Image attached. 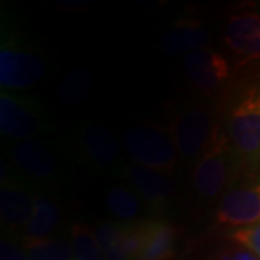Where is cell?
<instances>
[{
  "mask_svg": "<svg viewBox=\"0 0 260 260\" xmlns=\"http://www.w3.org/2000/svg\"><path fill=\"white\" fill-rule=\"evenodd\" d=\"M6 164L20 179L35 189H56L64 185V156L52 142L26 139L5 142Z\"/></svg>",
  "mask_w": 260,
  "mask_h": 260,
  "instance_id": "6da1fadb",
  "label": "cell"
},
{
  "mask_svg": "<svg viewBox=\"0 0 260 260\" xmlns=\"http://www.w3.org/2000/svg\"><path fill=\"white\" fill-rule=\"evenodd\" d=\"M121 148L129 159L139 167L171 175L178 165V150L169 132L160 126L142 121L123 133Z\"/></svg>",
  "mask_w": 260,
  "mask_h": 260,
  "instance_id": "7a4b0ae2",
  "label": "cell"
},
{
  "mask_svg": "<svg viewBox=\"0 0 260 260\" xmlns=\"http://www.w3.org/2000/svg\"><path fill=\"white\" fill-rule=\"evenodd\" d=\"M52 130V117L39 100L12 91L0 93V133L6 142L37 139Z\"/></svg>",
  "mask_w": 260,
  "mask_h": 260,
  "instance_id": "3957f363",
  "label": "cell"
},
{
  "mask_svg": "<svg viewBox=\"0 0 260 260\" xmlns=\"http://www.w3.org/2000/svg\"><path fill=\"white\" fill-rule=\"evenodd\" d=\"M70 143L75 159L85 169L113 175L123 172L120 143L109 127L94 121L81 123L71 133Z\"/></svg>",
  "mask_w": 260,
  "mask_h": 260,
  "instance_id": "277c9868",
  "label": "cell"
},
{
  "mask_svg": "<svg viewBox=\"0 0 260 260\" xmlns=\"http://www.w3.org/2000/svg\"><path fill=\"white\" fill-rule=\"evenodd\" d=\"M47 74V62L37 49L26 45L9 30H2L0 87L2 91H23L37 85Z\"/></svg>",
  "mask_w": 260,
  "mask_h": 260,
  "instance_id": "5b68a950",
  "label": "cell"
},
{
  "mask_svg": "<svg viewBox=\"0 0 260 260\" xmlns=\"http://www.w3.org/2000/svg\"><path fill=\"white\" fill-rule=\"evenodd\" d=\"M237 155L234 153L227 133L218 129L211 145L197 159L191 182L197 195L203 200L223 197L234 177Z\"/></svg>",
  "mask_w": 260,
  "mask_h": 260,
  "instance_id": "8992f818",
  "label": "cell"
},
{
  "mask_svg": "<svg viewBox=\"0 0 260 260\" xmlns=\"http://www.w3.org/2000/svg\"><path fill=\"white\" fill-rule=\"evenodd\" d=\"M227 136L237 158L257 164L260 155V87L244 90L227 117Z\"/></svg>",
  "mask_w": 260,
  "mask_h": 260,
  "instance_id": "52a82bcc",
  "label": "cell"
},
{
  "mask_svg": "<svg viewBox=\"0 0 260 260\" xmlns=\"http://www.w3.org/2000/svg\"><path fill=\"white\" fill-rule=\"evenodd\" d=\"M218 129L220 126L215 124L210 109L191 104L175 113L169 126V135L178 155L184 160H194L211 145Z\"/></svg>",
  "mask_w": 260,
  "mask_h": 260,
  "instance_id": "ba28073f",
  "label": "cell"
},
{
  "mask_svg": "<svg viewBox=\"0 0 260 260\" xmlns=\"http://www.w3.org/2000/svg\"><path fill=\"white\" fill-rule=\"evenodd\" d=\"M37 189L32 188L2 160L0 181V223L8 236H20L35 210Z\"/></svg>",
  "mask_w": 260,
  "mask_h": 260,
  "instance_id": "9c48e42d",
  "label": "cell"
},
{
  "mask_svg": "<svg viewBox=\"0 0 260 260\" xmlns=\"http://www.w3.org/2000/svg\"><path fill=\"white\" fill-rule=\"evenodd\" d=\"M215 221L234 230L260 224V182L229 189L218 203Z\"/></svg>",
  "mask_w": 260,
  "mask_h": 260,
  "instance_id": "30bf717a",
  "label": "cell"
},
{
  "mask_svg": "<svg viewBox=\"0 0 260 260\" xmlns=\"http://www.w3.org/2000/svg\"><path fill=\"white\" fill-rule=\"evenodd\" d=\"M184 68L191 83L205 93L217 91L232 77V65L229 59L210 47L197 49L185 55Z\"/></svg>",
  "mask_w": 260,
  "mask_h": 260,
  "instance_id": "8fae6325",
  "label": "cell"
},
{
  "mask_svg": "<svg viewBox=\"0 0 260 260\" xmlns=\"http://www.w3.org/2000/svg\"><path fill=\"white\" fill-rule=\"evenodd\" d=\"M121 174L152 211H164L171 204L175 186L168 174L135 164L124 167Z\"/></svg>",
  "mask_w": 260,
  "mask_h": 260,
  "instance_id": "7c38bea8",
  "label": "cell"
},
{
  "mask_svg": "<svg viewBox=\"0 0 260 260\" xmlns=\"http://www.w3.org/2000/svg\"><path fill=\"white\" fill-rule=\"evenodd\" d=\"M224 44L243 61L260 58V12H243L229 19Z\"/></svg>",
  "mask_w": 260,
  "mask_h": 260,
  "instance_id": "4fadbf2b",
  "label": "cell"
},
{
  "mask_svg": "<svg viewBox=\"0 0 260 260\" xmlns=\"http://www.w3.org/2000/svg\"><path fill=\"white\" fill-rule=\"evenodd\" d=\"M106 260H138L140 250L139 221L124 224L106 221L95 227Z\"/></svg>",
  "mask_w": 260,
  "mask_h": 260,
  "instance_id": "5bb4252c",
  "label": "cell"
},
{
  "mask_svg": "<svg viewBox=\"0 0 260 260\" xmlns=\"http://www.w3.org/2000/svg\"><path fill=\"white\" fill-rule=\"evenodd\" d=\"M140 250L138 260H171L175 256L178 230L164 218L139 221Z\"/></svg>",
  "mask_w": 260,
  "mask_h": 260,
  "instance_id": "9a60e30c",
  "label": "cell"
},
{
  "mask_svg": "<svg viewBox=\"0 0 260 260\" xmlns=\"http://www.w3.org/2000/svg\"><path fill=\"white\" fill-rule=\"evenodd\" d=\"M208 42V30L200 20H181L165 32L160 48L167 55L191 54Z\"/></svg>",
  "mask_w": 260,
  "mask_h": 260,
  "instance_id": "2e32d148",
  "label": "cell"
},
{
  "mask_svg": "<svg viewBox=\"0 0 260 260\" xmlns=\"http://www.w3.org/2000/svg\"><path fill=\"white\" fill-rule=\"evenodd\" d=\"M64 211L59 203L52 195L47 192H38L35 200V210L29 220L28 225L19 237L26 239H45L54 236L62 223Z\"/></svg>",
  "mask_w": 260,
  "mask_h": 260,
  "instance_id": "e0dca14e",
  "label": "cell"
},
{
  "mask_svg": "<svg viewBox=\"0 0 260 260\" xmlns=\"http://www.w3.org/2000/svg\"><path fill=\"white\" fill-rule=\"evenodd\" d=\"M104 204L119 223H138L143 211L142 198L133 188L124 184L109 186L104 192Z\"/></svg>",
  "mask_w": 260,
  "mask_h": 260,
  "instance_id": "ac0fdd59",
  "label": "cell"
},
{
  "mask_svg": "<svg viewBox=\"0 0 260 260\" xmlns=\"http://www.w3.org/2000/svg\"><path fill=\"white\" fill-rule=\"evenodd\" d=\"M30 260H74L71 240L62 236L45 239H18Z\"/></svg>",
  "mask_w": 260,
  "mask_h": 260,
  "instance_id": "d6986e66",
  "label": "cell"
},
{
  "mask_svg": "<svg viewBox=\"0 0 260 260\" xmlns=\"http://www.w3.org/2000/svg\"><path fill=\"white\" fill-rule=\"evenodd\" d=\"M93 85V73L88 68H77L62 78L58 87V94L67 106H77L90 95Z\"/></svg>",
  "mask_w": 260,
  "mask_h": 260,
  "instance_id": "ffe728a7",
  "label": "cell"
},
{
  "mask_svg": "<svg viewBox=\"0 0 260 260\" xmlns=\"http://www.w3.org/2000/svg\"><path fill=\"white\" fill-rule=\"evenodd\" d=\"M74 260H106L95 230L83 223H75L70 232Z\"/></svg>",
  "mask_w": 260,
  "mask_h": 260,
  "instance_id": "44dd1931",
  "label": "cell"
},
{
  "mask_svg": "<svg viewBox=\"0 0 260 260\" xmlns=\"http://www.w3.org/2000/svg\"><path fill=\"white\" fill-rule=\"evenodd\" d=\"M230 237L233 242H236L239 246H242L243 249L253 253L260 260V224L233 230Z\"/></svg>",
  "mask_w": 260,
  "mask_h": 260,
  "instance_id": "7402d4cb",
  "label": "cell"
},
{
  "mask_svg": "<svg viewBox=\"0 0 260 260\" xmlns=\"http://www.w3.org/2000/svg\"><path fill=\"white\" fill-rule=\"evenodd\" d=\"M0 260H30L18 239L2 236L0 239Z\"/></svg>",
  "mask_w": 260,
  "mask_h": 260,
  "instance_id": "603a6c76",
  "label": "cell"
},
{
  "mask_svg": "<svg viewBox=\"0 0 260 260\" xmlns=\"http://www.w3.org/2000/svg\"><path fill=\"white\" fill-rule=\"evenodd\" d=\"M218 260H259L253 253L246 249H233V250L224 251Z\"/></svg>",
  "mask_w": 260,
  "mask_h": 260,
  "instance_id": "cb8c5ba5",
  "label": "cell"
},
{
  "mask_svg": "<svg viewBox=\"0 0 260 260\" xmlns=\"http://www.w3.org/2000/svg\"><path fill=\"white\" fill-rule=\"evenodd\" d=\"M257 164H259V165H260V155H259V159H257Z\"/></svg>",
  "mask_w": 260,
  "mask_h": 260,
  "instance_id": "d4e9b609",
  "label": "cell"
}]
</instances>
